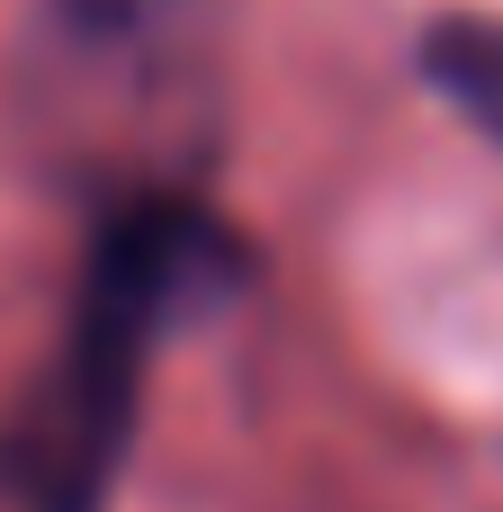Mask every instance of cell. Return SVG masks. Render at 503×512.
<instances>
[{
  "instance_id": "obj_2",
  "label": "cell",
  "mask_w": 503,
  "mask_h": 512,
  "mask_svg": "<svg viewBox=\"0 0 503 512\" xmlns=\"http://www.w3.org/2000/svg\"><path fill=\"white\" fill-rule=\"evenodd\" d=\"M234 0H36L18 45V126L99 207L198 189Z\"/></svg>"
},
{
  "instance_id": "obj_3",
  "label": "cell",
  "mask_w": 503,
  "mask_h": 512,
  "mask_svg": "<svg viewBox=\"0 0 503 512\" xmlns=\"http://www.w3.org/2000/svg\"><path fill=\"white\" fill-rule=\"evenodd\" d=\"M423 81H432L486 144H503V18H486V9L432 18V27H423Z\"/></svg>"
},
{
  "instance_id": "obj_1",
  "label": "cell",
  "mask_w": 503,
  "mask_h": 512,
  "mask_svg": "<svg viewBox=\"0 0 503 512\" xmlns=\"http://www.w3.org/2000/svg\"><path fill=\"white\" fill-rule=\"evenodd\" d=\"M234 270H243V252L198 189H135V198L99 207L72 306H63V333L36 360L27 396L0 414L9 504L108 512L117 477H126V450H135L153 351L189 315H207L234 288Z\"/></svg>"
}]
</instances>
